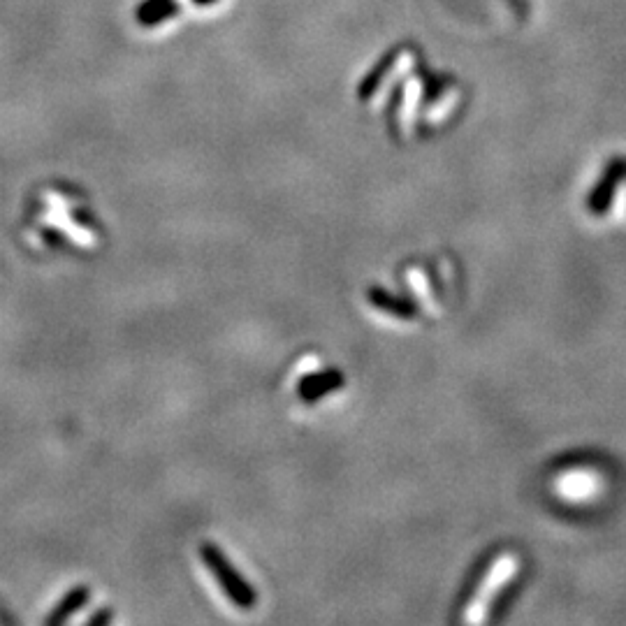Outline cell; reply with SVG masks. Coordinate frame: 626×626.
<instances>
[{"label":"cell","mask_w":626,"mask_h":626,"mask_svg":"<svg viewBox=\"0 0 626 626\" xmlns=\"http://www.w3.org/2000/svg\"><path fill=\"white\" fill-rule=\"evenodd\" d=\"M200 555L202 559H205V564L209 566L211 573H214L218 585L223 587V592L228 594V599L235 603V606L239 608L256 606V592H253V587L237 573L235 566L228 562V557H225L216 545L205 543L200 548Z\"/></svg>","instance_id":"6da1fadb"},{"label":"cell","mask_w":626,"mask_h":626,"mask_svg":"<svg viewBox=\"0 0 626 626\" xmlns=\"http://www.w3.org/2000/svg\"><path fill=\"white\" fill-rule=\"evenodd\" d=\"M344 385V374L337 369L318 371V374H309L300 381V395L304 402H316V399L330 395V392L339 390Z\"/></svg>","instance_id":"3957f363"},{"label":"cell","mask_w":626,"mask_h":626,"mask_svg":"<svg viewBox=\"0 0 626 626\" xmlns=\"http://www.w3.org/2000/svg\"><path fill=\"white\" fill-rule=\"evenodd\" d=\"M367 300L381 311L390 313V316H397V318H404V320L416 318L418 311H420L416 302L406 300V297L390 295L388 290H383V288H369Z\"/></svg>","instance_id":"277c9868"},{"label":"cell","mask_w":626,"mask_h":626,"mask_svg":"<svg viewBox=\"0 0 626 626\" xmlns=\"http://www.w3.org/2000/svg\"><path fill=\"white\" fill-rule=\"evenodd\" d=\"M109 620H112V615H109V613H100V615H93L91 620H89V624H91V626H100V624H107Z\"/></svg>","instance_id":"8992f818"},{"label":"cell","mask_w":626,"mask_h":626,"mask_svg":"<svg viewBox=\"0 0 626 626\" xmlns=\"http://www.w3.org/2000/svg\"><path fill=\"white\" fill-rule=\"evenodd\" d=\"M89 587H77V589H70L68 594H65V599L58 603V606L54 608V613L47 617V626H56V624H63L68 622L72 615L79 613L86 606V601H89Z\"/></svg>","instance_id":"5b68a950"},{"label":"cell","mask_w":626,"mask_h":626,"mask_svg":"<svg viewBox=\"0 0 626 626\" xmlns=\"http://www.w3.org/2000/svg\"><path fill=\"white\" fill-rule=\"evenodd\" d=\"M624 174H626L624 160H615V163H610L606 174H603L601 184L596 186L587 198V209L592 211V214H599V216L606 214L608 207L613 205V195L617 191V186H620Z\"/></svg>","instance_id":"7a4b0ae2"}]
</instances>
